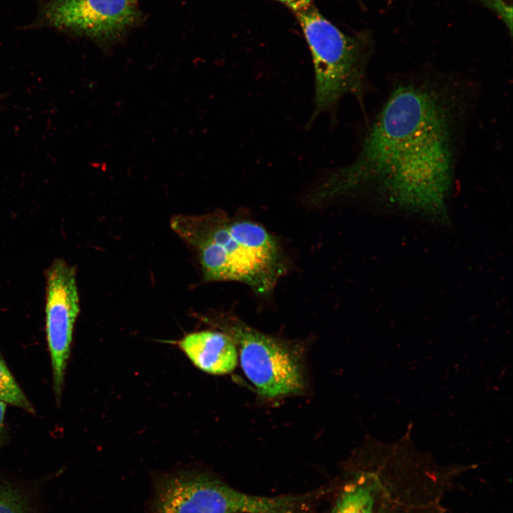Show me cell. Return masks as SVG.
Wrapping results in <instances>:
<instances>
[{"label":"cell","instance_id":"6da1fadb","mask_svg":"<svg viewBox=\"0 0 513 513\" xmlns=\"http://www.w3.org/2000/svg\"><path fill=\"white\" fill-rule=\"evenodd\" d=\"M438 87L410 82L393 90L357 157L327 172L309 192L324 206L368 191L404 206H442L452 182L454 109Z\"/></svg>","mask_w":513,"mask_h":513},{"label":"cell","instance_id":"7a4b0ae2","mask_svg":"<svg viewBox=\"0 0 513 513\" xmlns=\"http://www.w3.org/2000/svg\"><path fill=\"white\" fill-rule=\"evenodd\" d=\"M170 226L196 252L206 281L242 283L268 296L287 271L279 241L252 219L217 210L178 214Z\"/></svg>","mask_w":513,"mask_h":513},{"label":"cell","instance_id":"3957f363","mask_svg":"<svg viewBox=\"0 0 513 513\" xmlns=\"http://www.w3.org/2000/svg\"><path fill=\"white\" fill-rule=\"evenodd\" d=\"M309 46L314 71V111L309 125L323 114L335 115L341 99L361 104L367 90L366 56L360 43L344 34L309 6L296 12Z\"/></svg>","mask_w":513,"mask_h":513},{"label":"cell","instance_id":"277c9868","mask_svg":"<svg viewBox=\"0 0 513 513\" xmlns=\"http://www.w3.org/2000/svg\"><path fill=\"white\" fill-rule=\"evenodd\" d=\"M300 502L247 494L209 474L181 472L157 483L152 513H296Z\"/></svg>","mask_w":513,"mask_h":513},{"label":"cell","instance_id":"5b68a950","mask_svg":"<svg viewBox=\"0 0 513 513\" xmlns=\"http://www.w3.org/2000/svg\"><path fill=\"white\" fill-rule=\"evenodd\" d=\"M222 324L224 332L239 347L241 367L259 395L271 399L302 392L301 359L291 344L239 319L229 318Z\"/></svg>","mask_w":513,"mask_h":513},{"label":"cell","instance_id":"8992f818","mask_svg":"<svg viewBox=\"0 0 513 513\" xmlns=\"http://www.w3.org/2000/svg\"><path fill=\"white\" fill-rule=\"evenodd\" d=\"M373 463L344 484L331 513H383L398 502L413 482L411 463L393 442L374 441Z\"/></svg>","mask_w":513,"mask_h":513},{"label":"cell","instance_id":"52a82bcc","mask_svg":"<svg viewBox=\"0 0 513 513\" xmlns=\"http://www.w3.org/2000/svg\"><path fill=\"white\" fill-rule=\"evenodd\" d=\"M79 311L75 269L63 259H56L46 271V332L58 401L62 394L74 324Z\"/></svg>","mask_w":513,"mask_h":513},{"label":"cell","instance_id":"ba28073f","mask_svg":"<svg viewBox=\"0 0 513 513\" xmlns=\"http://www.w3.org/2000/svg\"><path fill=\"white\" fill-rule=\"evenodd\" d=\"M137 0H52L45 10L53 26L93 37L117 34L137 18Z\"/></svg>","mask_w":513,"mask_h":513},{"label":"cell","instance_id":"9c48e42d","mask_svg":"<svg viewBox=\"0 0 513 513\" xmlns=\"http://www.w3.org/2000/svg\"><path fill=\"white\" fill-rule=\"evenodd\" d=\"M179 346L192 363L206 373L227 374L237 366V346L224 332H193L180 340Z\"/></svg>","mask_w":513,"mask_h":513},{"label":"cell","instance_id":"30bf717a","mask_svg":"<svg viewBox=\"0 0 513 513\" xmlns=\"http://www.w3.org/2000/svg\"><path fill=\"white\" fill-rule=\"evenodd\" d=\"M0 401L33 413L35 409L0 355Z\"/></svg>","mask_w":513,"mask_h":513},{"label":"cell","instance_id":"8fae6325","mask_svg":"<svg viewBox=\"0 0 513 513\" xmlns=\"http://www.w3.org/2000/svg\"><path fill=\"white\" fill-rule=\"evenodd\" d=\"M0 513H31L28 503L16 489L0 484Z\"/></svg>","mask_w":513,"mask_h":513},{"label":"cell","instance_id":"7c38bea8","mask_svg":"<svg viewBox=\"0 0 513 513\" xmlns=\"http://www.w3.org/2000/svg\"><path fill=\"white\" fill-rule=\"evenodd\" d=\"M493 8L512 30V0H484Z\"/></svg>","mask_w":513,"mask_h":513},{"label":"cell","instance_id":"4fadbf2b","mask_svg":"<svg viewBox=\"0 0 513 513\" xmlns=\"http://www.w3.org/2000/svg\"><path fill=\"white\" fill-rule=\"evenodd\" d=\"M284 3L285 5L289 6L293 11L298 12L302 11L309 6L312 0H277Z\"/></svg>","mask_w":513,"mask_h":513},{"label":"cell","instance_id":"5bb4252c","mask_svg":"<svg viewBox=\"0 0 513 513\" xmlns=\"http://www.w3.org/2000/svg\"><path fill=\"white\" fill-rule=\"evenodd\" d=\"M6 403L0 401V436L1 433V430L3 428V424H4V415L6 408Z\"/></svg>","mask_w":513,"mask_h":513}]
</instances>
